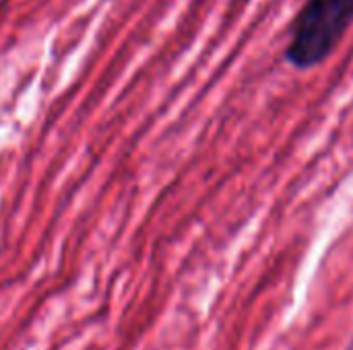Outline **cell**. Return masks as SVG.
I'll use <instances>...</instances> for the list:
<instances>
[{
  "instance_id": "obj_1",
  "label": "cell",
  "mask_w": 353,
  "mask_h": 350,
  "mask_svg": "<svg viewBox=\"0 0 353 350\" xmlns=\"http://www.w3.org/2000/svg\"><path fill=\"white\" fill-rule=\"evenodd\" d=\"M353 25V0H306L292 23L283 60L296 70L327 62Z\"/></svg>"
}]
</instances>
